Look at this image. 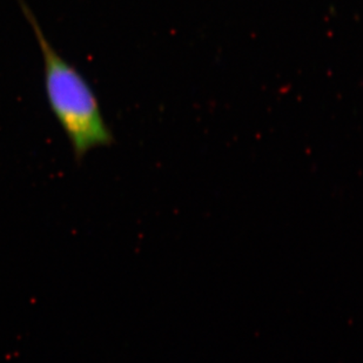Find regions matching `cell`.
<instances>
[{"label":"cell","instance_id":"6da1fadb","mask_svg":"<svg viewBox=\"0 0 363 363\" xmlns=\"http://www.w3.org/2000/svg\"><path fill=\"white\" fill-rule=\"evenodd\" d=\"M18 1L38 41L44 64L45 96L50 110L69 139L74 158L82 160L94 148L112 144V130L104 118L92 86L76 66L52 46L28 4L25 0Z\"/></svg>","mask_w":363,"mask_h":363}]
</instances>
